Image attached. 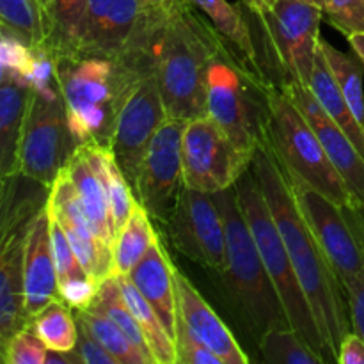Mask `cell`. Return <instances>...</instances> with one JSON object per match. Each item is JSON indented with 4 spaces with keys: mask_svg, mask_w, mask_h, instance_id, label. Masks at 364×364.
<instances>
[{
    "mask_svg": "<svg viewBox=\"0 0 364 364\" xmlns=\"http://www.w3.org/2000/svg\"><path fill=\"white\" fill-rule=\"evenodd\" d=\"M251 166L311 306L329 350L331 363H338L341 343L352 333L347 290L309 230L287 171L267 139V130Z\"/></svg>",
    "mask_w": 364,
    "mask_h": 364,
    "instance_id": "1",
    "label": "cell"
},
{
    "mask_svg": "<svg viewBox=\"0 0 364 364\" xmlns=\"http://www.w3.org/2000/svg\"><path fill=\"white\" fill-rule=\"evenodd\" d=\"M188 0H173L162 11L153 46V71L167 117L191 121L206 116L208 73L226 41Z\"/></svg>",
    "mask_w": 364,
    "mask_h": 364,
    "instance_id": "2",
    "label": "cell"
},
{
    "mask_svg": "<svg viewBox=\"0 0 364 364\" xmlns=\"http://www.w3.org/2000/svg\"><path fill=\"white\" fill-rule=\"evenodd\" d=\"M75 144L109 146L121 107L153 57L53 55Z\"/></svg>",
    "mask_w": 364,
    "mask_h": 364,
    "instance_id": "3",
    "label": "cell"
},
{
    "mask_svg": "<svg viewBox=\"0 0 364 364\" xmlns=\"http://www.w3.org/2000/svg\"><path fill=\"white\" fill-rule=\"evenodd\" d=\"M213 196L226 231V269L217 274L223 277L237 315L259 341L269 329L290 322L240 208L237 188L230 187Z\"/></svg>",
    "mask_w": 364,
    "mask_h": 364,
    "instance_id": "4",
    "label": "cell"
},
{
    "mask_svg": "<svg viewBox=\"0 0 364 364\" xmlns=\"http://www.w3.org/2000/svg\"><path fill=\"white\" fill-rule=\"evenodd\" d=\"M32 91L21 130L18 174L50 188L77 149L66 103L57 78L53 55L34 48L31 63Z\"/></svg>",
    "mask_w": 364,
    "mask_h": 364,
    "instance_id": "5",
    "label": "cell"
},
{
    "mask_svg": "<svg viewBox=\"0 0 364 364\" xmlns=\"http://www.w3.org/2000/svg\"><path fill=\"white\" fill-rule=\"evenodd\" d=\"M235 188H237L242 212H244L249 228H251L252 238H255L263 263L267 267V272H269L277 295L284 306L288 322L304 338L306 343L329 364L331 355L327 350V345L323 341L322 333H320V327L316 323L315 315H313L308 297L302 290L301 281L295 272L294 263L288 255L276 219H274L272 212L267 205L258 178L252 171V166L242 174L240 180L235 183Z\"/></svg>",
    "mask_w": 364,
    "mask_h": 364,
    "instance_id": "6",
    "label": "cell"
},
{
    "mask_svg": "<svg viewBox=\"0 0 364 364\" xmlns=\"http://www.w3.org/2000/svg\"><path fill=\"white\" fill-rule=\"evenodd\" d=\"M267 139L284 171L340 206L354 203L316 132L281 87L267 84Z\"/></svg>",
    "mask_w": 364,
    "mask_h": 364,
    "instance_id": "7",
    "label": "cell"
},
{
    "mask_svg": "<svg viewBox=\"0 0 364 364\" xmlns=\"http://www.w3.org/2000/svg\"><path fill=\"white\" fill-rule=\"evenodd\" d=\"M252 16L262 34L258 53L267 82L277 87L309 85L322 41V7L304 0H279L269 13Z\"/></svg>",
    "mask_w": 364,
    "mask_h": 364,
    "instance_id": "8",
    "label": "cell"
},
{
    "mask_svg": "<svg viewBox=\"0 0 364 364\" xmlns=\"http://www.w3.org/2000/svg\"><path fill=\"white\" fill-rule=\"evenodd\" d=\"M206 114L242 155L255 159L267 130V82L255 77L230 46L210 68Z\"/></svg>",
    "mask_w": 364,
    "mask_h": 364,
    "instance_id": "9",
    "label": "cell"
},
{
    "mask_svg": "<svg viewBox=\"0 0 364 364\" xmlns=\"http://www.w3.org/2000/svg\"><path fill=\"white\" fill-rule=\"evenodd\" d=\"M164 7L151 6L148 0H87L75 53L153 57Z\"/></svg>",
    "mask_w": 364,
    "mask_h": 364,
    "instance_id": "10",
    "label": "cell"
},
{
    "mask_svg": "<svg viewBox=\"0 0 364 364\" xmlns=\"http://www.w3.org/2000/svg\"><path fill=\"white\" fill-rule=\"evenodd\" d=\"M181 160L185 187L208 194L235 187L252 164L208 114L187 121L181 139Z\"/></svg>",
    "mask_w": 364,
    "mask_h": 364,
    "instance_id": "11",
    "label": "cell"
},
{
    "mask_svg": "<svg viewBox=\"0 0 364 364\" xmlns=\"http://www.w3.org/2000/svg\"><path fill=\"white\" fill-rule=\"evenodd\" d=\"M166 226L181 255L213 272L226 269V231L215 196L183 187Z\"/></svg>",
    "mask_w": 364,
    "mask_h": 364,
    "instance_id": "12",
    "label": "cell"
},
{
    "mask_svg": "<svg viewBox=\"0 0 364 364\" xmlns=\"http://www.w3.org/2000/svg\"><path fill=\"white\" fill-rule=\"evenodd\" d=\"M185 119L167 117L153 137L135 180L134 192L153 220L166 226L183 185L181 139Z\"/></svg>",
    "mask_w": 364,
    "mask_h": 364,
    "instance_id": "13",
    "label": "cell"
},
{
    "mask_svg": "<svg viewBox=\"0 0 364 364\" xmlns=\"http://www.w3.org/2000/svg\"><path fill=\"white\" fill-rule=\"evenodd\" d=\"M167 110L156 84L155 71L148 70L135 82L121 107L110 149L134 188L146 151L159 128L166 123Z\"/></svg>",
    "mask_w": 364,
    "mask_h": 364,
    "instance_id": "14",
    "label": "cell"
},
{
    "mask_svg": "<svg viewBox=\"0 0 364 364\" xmlns=\"http://www.w3.org/2000/svg\"><path fill=\"white\" fill-rule=\"evenodd\" d=\"M288 180L309 230L341 283L364 277V252L345 219L343 208L299 178L288 174Z\"/></svg>",
    "mask_w": 364,
    "mask_h": 364,
    "instance_id": "15",
    "label": "cell"
},
{
    "mask_svg": "<svg viewBox=\"0 0 364 364\" xmlns=\"http://www.w3.org/2000/svg\"><path fill=\"white\" fill-rule=\"evenodd\" d=\"M48 208L60 223L78 259L92 279L102 284L107 277L112 276L114 251L96 235L66 169L60 171L57 180L48 188Z\"/></svg>",
    "mask_w": 364,
    "mask_h": 364,
    "instance_id": "16",
    "label": "cell"
},
{
    "mask_svg": "<svg viewBox=\"0 0 364 364\" xmlns=\"http://www.w3.org/2000/svg\"><path fill=\"white\" fill-rule=\"evenodd\" d=\"M32 217L6 224L0 230V348L31 323L25 306L23 262Z\"/></svg>",
    "mask_w": 364,
    "mask_h": 364,
    "instance_id": "17",
    "label": "cell"
},
{
    "mask_svg": "<svg viewBox=\"0 0 364 364\" xmlns=\"http://www.w3.org/2000/svg\"><path fill=\"white\" fill-rule=\"evenodd\" d=\"M281 89L290 96L291 102L297 105V109L304 114L308 123L316 132L331 162L347 183L354 201L364 205V159L354 142L322 109L309 85L288 84Z\"/></svg>",
    "mask_w": 364,
    "mask_h": 364,
    "instance_id": "18",
    "label": "cell"
},
{
    "mask_svg": "<svg viewBox=\"0 0 364 364\" xmlns=\"http://www.w3.org/2000/svg\"><path fill=\"white\" fill-rule=\"evenodd\" d=\"M48 199L36 212L28 224L27 242H25V306L28 318H34L39 311L60 299L57 284L55 259H53L52 233H50Z\"/></svg>",
    "mask_w": 364,
    "mask_h": 364,
    "instance_id": "19",
    "label": "cell"
},
{
    "mask_svg": "<svg viewBox=\"0 0 364 364\" xmlns=\"http://www.w3.org/2000/svg\"><path fill=\"white\" fill-rule=\"evenodd\" d=\"M174 283H176L178 313L185 320L188 329L220 359L223 364H247L249 358L237 343L233 333L210 308L208 302L203 299L191 279L176 267H174Z\"/></svg>",
    "mask_w": 364,
    "mask_h": 364,
    "instance_id": "20",
    "label": "cell"
},
{
    "mask_svg": "<svg viewBox=\"0 0 364 364\" xmlns=\"http://www.w3.org/2000/svg\"><path fill=\"white\" fill-rule=\"evenodd\" d=\"M132 283L137 287L142 297L159 313L160 320L174 338L178 322L176 283H174V265L167 256L164 244L155 237L148 255L128 274Z\"/></svg>",
    "mask_w": 364,
    "mask_h": 364,
    "instance_id": "21",
    "label": "cell"
},
{
    "mask_svg": "<svg viewBox=\"0 0 364 364\" xmlns=\"http://www.w3.org/2000/svg\"><path fill=\"white\" fill-rule=\"evenodd\" d=\"M188 2L208 16L213 27L223 36L226 45L237 53L242 64L255 77L267 82L258 48H256L255 36H252V27L247 20V9L244 7V4L240 2L233 6L228 0H188ZM267 84H270V82H267Z\"/></svg>",
    "mask_w": 364,
    "mask_h": 364,
    "instance_id": "22",
    "label": "cell"
},
{
    "mask_svg": "<svg viewBox=\"0 0 364 364\" xmlns=\"http://www.w3.org/2000/svg\"><path fill=\"white\" fill-rule=\"evenodd\" d=\"M50 217H52L50 233H52V249L60 299L68 302L75 311L85 309L92 304V301L98 295L100 284L92 279L91 274L82 265L59 220L52 213H50Z\"/></svg>",
    "mask_w": 364,
    "mask_h": 364,
    "instance_id": "23",
    "label": "cell"
},
{
    "mask_svg": "<svg viewBox=\"0 0 364 364\" xmlns=\"http://www.w3.org/2000/svg\"><path fill=\"white\" fill-rule=\"evenodd\" d=\"M64 169L68 171L75 188H77L84 212L87 213L96 235L100 237V240L105 242L114 251V240L116 238H114L112 219H110L109 198H107L105 187L100 181V178L96 176L95 169H92L91 162L85 156L82 146L75 149Z\"/></svg>",
    "mask_w": 364,
    "mask_h": 364,
    "instance_id": "24",
    "label": "cell"
},
{
    "mask_svg": "<svg viewBox=\"0 0 364 364\" xmlns=\"http://www.w3.org/2000/svg\"><path fill=\"white\" fill-rule=\"evenodd\" d=\"M85 151V156L91 162L92 169H95L96 176L103 183L109 198L110 205V219H112V231L114 238L119 235L124 224L130 219L132 212H134L135 205H137V198L128 183L127 176L121 171L119 164H117L116 156H114L112 149L109 146H96V144H85L82 146ZM116 242V240H114Z\"/></svg>",
    "mask_w": 364,
    "mask_h": 364,
    "instance_id": "25",
    "label": "cell"
},
{
    "mask_svg": "<svg viewBox=\"0 0 364 364\" xmlns=\"http://www.w3.org/2000/svg\"><path fill=\"white\" fill-rule=\"evenodd\" d=\"M322 43V41H320ZM309 89L313 91L315 98L322 105V109L329 114L331 119L348 135L358 151L364 159V127L358 121V117L352 112L350 105L345 100L329 64H327L326 55H323L322 45H320L318 53H316L315 70H313L311 80H309Z\"/></svg>",
    "mask_w": 364,
    "mask_h": 364,
    "instance_id": "26",
    "label": "cell"
},
{
    "mask_svg": "<svg viewBox=\"0 0 364 364\" xmlns=\"http://www.w3.org/2000/svg\"><path fill=\"white\" fill-rule=\"evenodd\" d=\"M119 279L121 291L130 306L132 313L137 318L139 326H141L142 333H144L146 341L149 345L153 358L156 364H178L176 358V345H174V338L171 336L167 327L160 320L159 313L149 306V302L142 297L141 291L137 290L132 279L128 276H117Z\"/></svg>",
    "mask_w": 364,
    "mask_h": 364,
    "instance_id": "27",
    "label": "cell"
},
{
    "mask_svg": "<svg viewBox=\"0 0 364 364\" xmlns=\"http://www.w3.org/2000/svg\"><path fill=\"white\" fill-rule=\"evenodd\" d=\"M156 233L153 230L151 217L144 206L137 201L130 219L114 242L112 274L114 276H128L139 262L148 255Z\"/></svg>",
    "mask_w": 364,
    "mask_h": 364,
    "instance_id": "28",
    "label": "cell"
},
{
    "mask_svg": "<svg viewBox=\"0 0 364 364\" xmlns=\"http://www.w3.org/2000/svg\"><path fill=\"white\" fill-rule=\"evenodd\" d=\"M75 315L78 322L91 333V336L116 359L117 364H149L95 301L85 309H77Z\"/></svg>",
    "mask_w": 364,
    "mask_h": 364,
    "instance_id": "29",
    "label": "cell"
},
{
    "mask_svg": "<svg viewBox=\"0 0 364 364\" xmlns=\"http://www.w3.org/2000/svg\"><path fill=\"white\" fill-rule=\"evenodd\" d=\"M85 9L87 0H53L45 45L52 55H70L77 52Z\"/></svg>",
    "mask_w": 364,
    "mask_h": 364,
    "instance_id": "30",
    "label": "cell"
},
{
    "mask_svg": "<svg viewBox=\"0 0 364 364\" xmlns=\"http://www.w3.org/2000/svg\"><path fill=\"white\" fill-rule=\"evenodd\" d=\"M32 329L50 350L71 352L77 347L78 322L75 309L63 299L46 306L31 320Z\"/></svg>",
    "mask_w": 364,
    "mask_h": 364,
    "instance_id": "31",
    "label": "cell"
},
{
    "mask_svg": "<svg viewBox=\"0 0 364 364\" xmlns=\"http://www.w3.org/2000/svg\"><path fill=\"white\" fill-rule=\"evenodd\" d=\"M95 302L107 313V315H109V318L119 327L121 333L128 338V341L144 355L146 361L149 364H156L151 350H149L148 341H146L144 338V333H142L141 326H139L137 318H135L130 306L124 301L117 276L112 274V276H109L102 284H100V290Z\"/></svg>",
    "mask_w": 364,
    "mask_h": 364,
    "instance_id": "32",
    "label": "cell"
},
{
    "mask_svg": "<svg viewBox=\"0 0 364 364\" xmlns=\"http://www.w3.org/2000/svg\"><path fill=\"white\" fill-rule=\"evenodd\" d=\"M263 361L270 364H327L291 326L272 327L258 341Z\"/></svg>",
    "mask_w": 364,
    "mask_h": 364,
    "instance_id": "33",
    "label": "cell"
},
{
    "mask_svg": "<svg viewBox=\"0 0 364 364\" xmlns=\"http://www.w3.org/2000/svg\"><path fill=\"white\" fill-rule=\"evenodd\" d=\"M322 50L326 55L327 64L343 92L345 100L350 105L352 112L358 117L359 123L364 127V89H363V75L364 63L358 57V53H345L334 48L331 43L322 39Z\"/></svg>",
    "mask_w": 364,
    "mask_h": 364,
    "instance_id": "34",
    "label": "cell"
},
{
    "mask_svg": "<svg viewBox=\"0 0 364 364\" xmlns=\"http://www.w3.org/2000/svg\"><path fill=\"white\" fill-rule=\"evenodd\" d=\"M0 21L32 48L46 45L48 31L39 0H0Z\"/></svg>",
    "mask_w": 364,
    "mask_h": 364,
    "instance_id": "35",
    "label": "cell"
},
{
    "mask_svg": "<svg viewBox=\"0 0 364 364\" xmlns=\"http://www.w3.org/2000/svg\"><path fill=\"white\" fill-rule=\"evenodd\" d=\"M0 350H2L4 364H46L50 348L28 323L20 333L14 334Z\"/></svg>",
    "mask_w": 364,
    "mask_h": 364,
    "instance_id": "36",
    "label": "cell"
},
{
    "mask_svg": "<svg viewBox=\"0 0 364 364\" xmlns=\"http://www.w3.org/2000/svg\"><path fill=\"white\" fill-rule=\"evenodd\" d=\"M322 9L323 18L347 38L364 34V0H326Z\"/></svg>",
    "mask_w": 364,
    "mask_h": 364,
    "instance_id": "37",
    "label": "cell"
},
{
    "mask_svg": "<svg viewBox=\"0 0 364 364\" xmlns=\"http://www.w3.org/2000/svg\"><path fill=\"white\" fill-rule=\"evenodd\" d=\"M178 364H223L220 359L192 333L178 313L176 333H174Z\"/></svg>",
    "mask_w": 364,
    "mask_h": 364,
    "instance_id": "38",
    "label": "cell"
},
{
    "mask_svg": "<svg viewBox=\"0 0 364 364\" xmlns=\"http://www.w3.org/2000/svg\"><path fill=\"white\" fill-rule=\"evenodd\" d=\"M75 350L80 355L84 364H117L116 359L103 348L102 343H98L91 336V333L80 322H78V340Z\"/></svg>",
    "mask_w": 364,
    "mask_h": 364,
    "instance_id": "39",
    "label": "cell"
},
{
    "mask_svg": "<svg viewBox=\"0 0 364 364\" xmlns=\"http://www.w3.org/2000/svg\"><path fill=\"white\" fill-rule=\"evenodd\" d=\"M348 299V309H350L352 331L364 340V277H358L345 283Z\"/></svg>",
    "mask_w": 364,
    "mask_h": 364,
    "instance_id": "40",
    "label": "cell"
},
{
    "mask_svg": "<svg viewBox=\"0 0 364 364\" xmlns=\"http://www.w3.org/2000/svg\"><path fill=\"white\" fill-rule=\"evenodd\" d=\"M338 364H364V340L354 331L341 343Z\"/></svg>",
    "mask_w": 364,
    "mask_h": 364,
    "instance_id": "41",
    "label": "cell"
},
{
    "mask_svg": "<svg viewBox=\"0 0 364 364\" xmlns=\"http://www.w3.org/2000/svg\"><path fill=\"white\" fill-rule=\"evenodd\" d=\"M345 213V219H347L348 226H350L352 233L358 238L359 245H361L364 252V205L363 203H352L348 206H341Z\"/></svg>",
    "mask_w": 364,
    "mask_h": 364,
    "instance_id": "42",
    "label": "cell"
},
{
    "mask_svg": "<svg viewBox=\"0 0 364 364\" xmlns=\"http://www.w3.org/2000/svg\"><path fill=\"white\" fill-rule=\"evenodd\" d=\"M277 2H279V0H242V4L255 14L269 13Z\"/></svg>",
    "mask_w": 364,
    "mask_h": 364,
    "instance_id": "43",
    "label": "cell"
},
{
    "mask_svg": "<svg viewBox=\"0 0 364 364\" xmlns=\"http://www.w3.org/2000/svg\"><path fill=\"white\" fill-rule=\"evenodd\" d=\"M348 43H350L352 50L358 53L359 59L364 63V34H354V36H348Z\"/></svg>",
    "mask_w": 364,
    "mask_h": 364,
    "instance_id": "44",
    "label": "cell"
},
{
    "mask_svg": "<svg viewBox=\"0 0 364 364\" xmlns=\"http://www.w3.org/2000/svg\"><path fill=\"white\" fill-rule=\"evenodd\" d=\"M39 4H41L43 14H45L46 31H48V27H50V13H52V4H53V0H39Z\"/></svg>",
    "mask_w": 364,
    "mask_h": 364,
    "instance_id": "45",
    "label": "cell"
},
{
    "mask_svg": "<svg viewBox=\"0 0 364 364\" xmlns=\"http://www.w3.org/2000/svg\"><path fill=\"white\" fill-rule=\"evenodd\" d=\"M149 4H151V6H156V7H160V6H167V4L169 2H173V0H148Z\"/></svg>",
    "mask_w": 364,
    "mask_h": 364,
    "instance_id": "46",
    "label": "cell"
},
{
    "mask_svg": "<svg viewBox=\"0 0 364 364\" xmlns=\"http://www.w3.org/2000/svg\"><path fill=\"white\" fill-rule=\"evenodd\" d=\"M304 2L315 4V6H318V7H323V2H326V0H304Z\"/></svg>",
    "mask_w": 364,
    "mask_h": 364,
    "instance_id": "47",
    "label": "cell"
}]
</instances>
